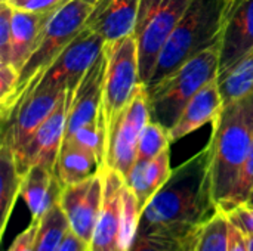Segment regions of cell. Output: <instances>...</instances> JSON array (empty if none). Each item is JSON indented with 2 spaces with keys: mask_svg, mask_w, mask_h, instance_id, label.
Listing matches in <instances>:
<instances>
[{
  "mask_svg": "<svg viewBox=\"0 0 253 251\" xmlns=\"http://www.w3.org/2000/svg\"><path fill=\"white\" fill-rule=\"evenodd\" d=\"M246 243H248V250L253 251V235H246Z\"/></svg>",
  "mask_w": 253,
  "mask_h": 251,
  "instance_id": "37",
  "label": "cell"
},
{
  "mask_svg": "<svg viewBox=\"0 0 253 251\" xmlns=\"http://www.w3.org/2000/svg\"><path fill=\"white\" fill-rule=\"evenodd\" d=\"M104 46L105 40L86 25L61 56L46 70L33 90L46 87L74 90L84 72L101 55Z\"/></svg>",
  "mask_w": 253,
  "mask_h": 251,
  "instance_id": "9",
  "label": "cell"
},
{
  "mask_svg": "<svg viewBox=\"0 0 253 251\" xmlns=\"http://www.w3.org/2000/svg\"><path fill=\"white\" fill-rule=\"evenodd\" d=\"M22 176L18 172L15 157L7 143L0 146V234H4L9 216L16 198L21 197Z\"/></svg>",
  "mask_w": 253,
  "mask_h": 251,
  "instance_id": "23",
  "label": "cell"
},
{
  "mask_svg": "<svg viewBox=\"0 0 253 251\" xmlns=\"http://www.w3.org/2000/svg\"><path fill=\"white\" fill-rule=\"evenodd\" d=\"M221 40L191 58L151 86H145L151 120L168 132L175 126L187 104L209 81L218 78Z\"/></svg>",
  "mask_w": 253,
  "mask_h": 251,
  "instance_id": "4",
  "label": "cell"
},
{
  "mask_svg": "<svg viewBox=\"0 0 253 251\" xmlns=\"http://www.w3.org/2000/svg\"><path fill=\"white\" fill-rule=\"evenodd\" d=\"M102 207L89 251H125L122 244V192L126 182L122 175L107 167H102Z\"/></svg>",
  "mask_w": 253,
  "mask_h": 251,
  "instance_id": "14",
  "label": "cell"
},
{
  "mask_svg": "<svg viewBox=\"0 0 253 251\" xmlns=\"http://www.w3.org/2000/svg\"><path fill=\"white\" fill-rule=\"evenodd\" d=\"M141 0H96L87 27L96 31L105 43L135 33Z\"/></svg>",
  "mask_w": 253,
  "mask_h": 251,
  "instance_id": "16",
  "label": "cell"
},
{
  "mask_svg": "<svg viewBox=\"0 0 253 251\" xmlns=\"http://www.w3.org/2000/svg\"><path fill=\"white\" fill-rule=\"evenodd\" d=\"M27 0H7V3L12 6V7H21Z\"/></svg>",
  "mask_w": 253,
  "mask_h": 251,
  "instance_id": "36",
  "label": "cell"
},
{
  "mask_svg": "<svg viewBox=\"0 0 253 251\" xmlns=\"http://www.w3.org/2000/svg\"><path fill=\"white\" fill-rule=\"evenodd\" d=\"M170 175V148H166L150 161H135L125 182L135 192L141 212Z\"/></svg>",
  "mask_w": 253,
  "mask_h": 251,
  "instance_id": "20",
  "label": "cell"
},
{
  "mask_svg": "<svg viewBox=\"0 0 253 251\" xmlns=\"http://www.w3.org/2000/svg\"><path fill=\"white\" fill-rule=\"evenodd\" d=\"M105 75L102 93V114L107 135L111 132L119 115L123 112L139 81L138 41L133 34L105 43Z\"/></svg>",
  "mask_w": 253,
  "mask_h": 251,
  "instance_id": "6",
  "label": "cell"
},
{
  "mask_svg": "<svg viewBox=\"0 0 253 251\" xmlns=\"http://www.w3.org/2000/svg\"><path fill=\"white\" fill-rule=\"evenodd\" d=\"M230 250V220L224 212H218L196 232L190 251Z\"/></svg>",
  "mask_w": 253,
  "mask_h": 251,
  "instance_id": "24",
  "label": "cell"
},
{
  "mask_svg": "<svg viewBox=\"0 0 253 251\" xmlns=\"http://www.w3.org/2000/svg\"><path fill=\"white\" fill-rule=\"evenodd\" d=\"M194 235L176 237L163 232H136L127 251H190Z\"/></svg>",
  "mask_w": 253,
  "mask_h": 251,
  "instance_id": "26",
  "label": "cell"
},
{
  "mask_svg": "<svg viewBox=\"0 0 253 251\" xmlns=\"http://www.w3.org/2000/svg\"><path fill=\"white\" fill-rule=\"evenodd\" d=\"M64 186L56 179L53 170L37 164L31 167L24 176L21 183V197L24 198L31 222H40L44 215L59 203Z\"/></svg>",
  "mask_w": 253,
  "mask_h": 251,
  "instance_id": "18",
  "label": "cell"
},
{
  "mask_svg": "<svg viewBox=\"0 0 253 251\" xmlns=\"http://www.w3.org/2000/svg\"><path fill=\"white\" fill-rule=\"evenodd\" d=\"M228 251H249L246 235L230 222V250Z\"/></svg>",
  "mask_w": 253,
  "mask_h": 251,
  "instance_id": "35",
  "label": "cell"
},
{
  "mask_svg": "<svg viewBox=\"0 0 253 251\" xmlns=\"http://www.w3.org/2000/svg\"><path fill=\"white\" fill-rule=\"evenodd\" d=\"M67 89L46 87L33 90L3 123L1 142L7 143L13 155L19 154L36 130L53 112Z\"/></svg>",
  "mask_w": 253,
  "mask_h": 251,
  "instance_id": "10",
  "label": "cell"
},
{
  "mask_svg": "<svg viewBox=\"0 0 253 251\" xmlns=\"http://www.w3.org/2000/svg\"><path fill=\"white\" fill-rule=\"evenodd\" d=\"M225 0H191L173 28L147 86H151L221 40Z\"/></svg>",
  "mask_w": 253,
  "mask_h": 251,
  "instance_id": "5",
  "label": "cell"
},
{
  "mask_svg": "<svg viewBox=\"0 0 253 251\" xmlns=\"http://www.w3.org/2000/svg\"><path fill=\"white\" fill-rule=\"evenodd\" d=\"M253 186V142L252 148L249 151V157L246 160V164L243 167V172L240 175V179H239V183H237V188L234 191V195L230 201V204L221 210V212H228L231 209H234L236 206H240V204H245L249 198V194L252 191Z\"/></svg>",
  "mask_w": 253,
  "mask_h": 251,
  "instance_id": "29",
  "label": "cell"
},
{
  "mask_svg": "<svg viewBox=\"0 0 253 251\" xmlns=\"http://www.w3.org/2000/svg\"><path fill=\"white\" fill-rule=\"evenodd\" d=\"M39 225L40 222H31L28 225V228L25 231H22L15 241L12 243V246L9 247L7 251H33L34 250V243H36V237H37V231H39Z\"/></svg>",
  "mask_w": 253,
  "mask_h": 251,
  "instance_id": "33",
  "label": "cell"
},
{
  "mask_svg": "<svg viewBox=\"0 0 253 251\" xmlns=\"http://www.w3.org/2000/svg\"><path fill=\"white\" fill-rule=\"evenodd\" d=\"M216 81L224 107L253 95V49L219 72Z\"/></svg>",
  "mask_w": 253,
  "mask_h": 251,
  "instance_id": "22",
  "label": "cell"
},
{
  "mask_svg": "<svg viewBox=\"0 0 253 251\" xmlns=\"http://www.w3.org/2000/svg\"><path fill=\"white\" fill-rule=\"evenodd\" d=\"M70 98L71 95L70 90L67 89L53 112L36 130L33 138L24 146V149L19 154L13 155L21 176H24L31 167L37 164H42L50 170L55 169V163L65 138Z\"/></svg>",
  "mask_w": 253,
  "mask_h": 251,
  "instance_id": "12",
  "label": "cell"
},
{
  "mask_svg": "<svg viewBox=\"0 0 253 251\" xmlns=\"http://www.w3.org/2000/svg\"><path fill=\"white\" fill-rule=\"evenodd\" d=\"M104 182L102 170L79 183L65 186L59 206L68 220L70 231L89 246L102 207Z\"/></svg>",
  "mask_w": 253,
  "mask_h": 251,
  "instance_id": "11",
  "label": "cell"
},
{
  "mask_svg": "<svg viewBox=\"0 0 253 251\" xmlns=\"http://www.w3.org/2000/svg\"><path fill=\"white\" fill-rule=\"evenodd\" d=\"M19 72L10 64H0V104H3L15 90Z\"/></svg>",
  "mask_w": 253,
  "mask_h": 251,
  "instance_id": "32",
  "label": "cell"
},
{
  "mask_svg": "<svg viewBox=\"0 0 253 251\" xmlns=\"http://www.w3.org/2000/svg\"><path fill=\"white\" fill-rule=\"evenodd\" d=\"M224 108L218 81H209L202 87L184 108L175 126L169 130L170 142H176L206 124H212Z\"/></svg>",
  "mask_w": 253,
  "mask_h": 251,
  "instance_id": "17",
  "label": "cell"
},
{
  "mask_svg": "<svg viewBox=\"0 0 253 251\" xmlns=\"http://www.w3.org/2000/svg\"><path fill=\"white\" fill-rule=\"evenodd\" d=\"M86 251H89V249H87V250H86Z\"/></svg>",
  "mask_w": 253,
  "mask_h": 251,
  "instance_id": "40",
  "label": "cell"
},
{
  "mask_svg": "<svg viewBox=\"0 0 253 251\" xmlns=\"http://www.w3.org/2000/svg\"><path fill=\"white\" fill-rule=\"evenodd\" d=\"M12 13L13 7L7 1H0V64H9Z\"/></svg>",
  "mask_w": 253,
  "mask_h": 251,
  "instance_id": "30",
  "label": "cell"
},
{
  "mask_svg": "<svg viewBox=\"0 0 253 251\" xmlns=\"http://www.w3.org/2000/svg\"><path fill=\"white\" fill-rule=\"evenodd\" d=\"M68 231V220L58 203L40 220L33 251H58Z\"/></svg>",
  "mask_w": 253,
  "mask_h": 251,
  "instance_id": "25",
  "label": "cell"
},
{
  "mask_svg": "<svg viewBox=\"0 0 253 251\" xmlns=\"http://www.w3.org/2000/svg\"><path fill=\"white\" fill-rule=\"evenodd\" d=\"M102 167V163L92 151L77 145L71 139H64L53 173L65 188L98 175Z\"/></svg>",
  "mask_w": 253,
  "mask_h": 251,
  "instance_id": "19",
  "label": "cell"
},
{
  "mask_svg": "<svg viewBox=\"0 0 253 251\" xmlns=\"http://www.w3.org/2000/svg\"><path fill=\"white\" fill-rule=\"evenodd\" d=\"M67 139H71L77 145L92 151L104 166L105 151H107V141H108L107 124H105L104 114H101L96 120H93V121L84 124L83 127H80L79 130H76Z\"/></svg>",
  "mask_w": 253,
  "mask_h": 251,
  "instance_id": "27",
  "label": "cell"
},
{
  "mask_svg": "<svg viewBox=\"0 0 253 251\" xmlns=\"http://www.w3.org/2000/svg\"><path fill=\"white\" fill-rule=\"evenodd\" d=\"M191 0H141L133 36L138 41L139 81L147 86L159 56Z\"/></svg>",
  "mask_w": 253,
  "mask_h": 251,
  "instance_id": "7",
  "label": "cell"
},
{
  "mask_svg": "<svg viewBox=\"0 0 253 251\" xmlns=\"http://www.w3.org/2000/svg\"><path fill=\"white\" fill-rule=\"evenodd\" d=\"M67 1L68 0H27L19 9H25L28 12L40 15H52Z\"/></svg>",
  "mask_w": 253,
  "mask_h": 251,
  "instance_id": "34",
  "label": "cell"
},
{
  "mask_svg": "<svg viewBox=\"0 0 253 251\" xmlns=\"http://www.w3.org/2000/svg\"><path fill=\"white\" fill-rule=\"evenodd\" d=\"M218 212L212 182V149L208 143L172 170L166 183L142 209L136 232L191 237Z\"/></svg>",
  "mask_w": 253,
  "mask_h": 251,
  "instance_id": "1",
  "label": "cell"
},
{
  "mask_svg": "<svg viewBox=\"0 0 253 251\" xmlns=\"http://www.w3.org/2000/svg\"><path fill=\"white\" fill-rule=\"evenodd\" d=\"M253 49V0H225L219 72ZM218 72V74H219Z\"/></svg>",
  "mask_w": 253,
  "mask_h": 251,
  "instance_id": "15",
  "label": "cell"
},
{
  "mask_svg": "<svg viewBox=\"0 0 253 251\" xmlns=\"http://www.w3.org/2000/svg\"><path fill=\"white\" fill-rule=\"evenodd\" d=\"M0 1H7V0H0Z\"/></svg>",
  "mask_w": 253,
  "mask_h": 251,
  "instance_id": "39",
  "label": "cell"
},
{
  "mask_svg": "<svg viewBox=\"0 0 253 251\" xmlns=\"http://www.w3.org/2000/svg\"><path fill=\"white\" fill-rule=\"evenodd\" d=\"M170 138L168 129L156 121H150L139 138L138 143V157L136 161H150L157 157L166 148H170Z\"/></svg>",
  "mask_w": 253,
  "mask_h": 251,
  "instance_id": "28",
  "label": "cell"
},
{
  "mask_svg": "<svg viewBox=\"0 0 253 251\" xmlns=\"http://www.w3.org/2000/svg\"><path fill=\"white\" fill-rule=\"evenodd\" d=\"M150 121L148 95L141 83L108 133L104 167L117 172L126 180L138 157L141 133Z\"/></svg>",
  "mask_w": 253,
  "mask_h": 251,
  "instance_id": "8",
  "label": "cell"
},
{
  "mask_svg": "<svg viewBox=\"0 0 253 251\" xmlns=\"http://www.w3.org/2000/svg\"><path fill=\"white\" fill-rule=\"evenodd\" d=\"M228 217V220L236 225L245 235H253V209L246 206V204H240L236 206L234 209L224 212Z\"/></svg>",
  "mask_w": 253,
  "mask_h": 251,
  "instance_id": "31",
  "label": "cell"
},
{
  "mask_svg": "<svg viewBox=\"0 0 253 251\" xmlns=\"http://www.w3.org/2000/svg\"><path fill=\"white\" fill-rule=\"evenodd\" d=\"M50 15H40L13 7L9 64L19 72L36 47L37 38Z\"/></svg>",
  "mask_w": 253,
  "mask_h": 251,
  "instance_id": "21",
  "label": "cell"
},
{
  "mask_svg": "<svg viewBox=\"0 0 253 251\" xmlns=\"http://www.w3.org/2000/svg\"><path fill=\"white\" fill-rule=\"evenodd\" d=\"M253 142V95L225 105L212 123L209 141L212 149L213 195L224 210L237 188Z\"/></svg>",
  "mask_w": 253,
  "mask_h": 251,
  "instance_id": "2",
  "label": "cell"
},
{
  "mask_svg": "<svg viewBox=\"0 0 253 251\" xmlns=\"http://www.w3.org/2000/svg\"><path fill=\"white\" fill-rule=\"evenodd\" d=\"M96 0H68L44 24L34 50L19 71L13 93L0 104L1 121H7L15 108L31 93L46 70L73 43L86 27Z\"/></svg>",
  "mask_w": 253,
  "mask_h": 251,
  "instance_id": "3",
  "label": "cell"
},
{
  "mask_svg": "<svg viewBox=\"0 0 253 251\" xmlns=\"http://www.w3.org/2000/svg\"><path fill=\"white\" fill-rule=\"evenodd\" d=\"M105 47V46H104ZM107 56L105 49L84 72L74 90H70V107L67 112L65 138H70L84 124L96 120L102 114V93Z\"/></svg>",
  "mask_w": 253,
  "mask_h": 251,
  "instance_id": "13",
  "label": "cell"
},
{
  "mask_svg": "<svg viewBox=\"0 0 253 251\" xmlns=\"http://www.w3.org/2000/svg\"><path fill=\"white\" fill-rule=\"evenodd\" d=\"M245 204L253 209V186H252V191H251V194H249V198H248V201H246Z\"/></svg>",
  "mask_w": 253,
  "mask_h": 251,
  "instance_id": "38",
  "label": "cell"
}]
</instances>
